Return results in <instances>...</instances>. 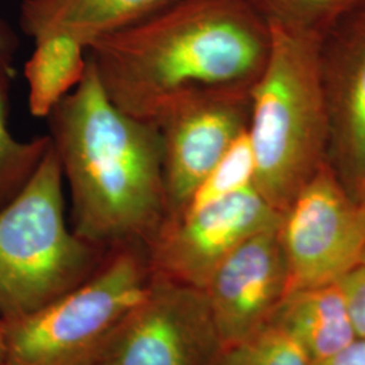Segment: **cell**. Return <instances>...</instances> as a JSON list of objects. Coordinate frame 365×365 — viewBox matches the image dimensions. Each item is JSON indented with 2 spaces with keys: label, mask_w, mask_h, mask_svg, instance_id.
<instances>
[{
  "label": "cell",
  "mask_w": 365,
  "mask_h": 365,
  "mask_svg": "<svg viewBox=\"0 0 365 365\" xmlns=\"http://www.w3.org/2000/svg\"><path fill=\"white\" fill-rule=\"evenodd\" d=\"M211 365H315L286 330L269 322L252 337L221 348Z\"/></svg>",
  "instance_id": "16"
},
{
  "label": "cell",
  "mask_w": 365,
  "mask_h": 365,
  "mask_svg": "<svg viewBox=\"0 0 365 365\" xmlns=\"http://www.w3.org/2000/svg\"><path fill=\"white\" fill-rule=\"evenodd\" d=\"M364 205H365V202H364Z\"/></svg>",
  "instance_id": "24"
},
{
  "label": "cell",
  "mask_w": 365,
  "mask_h": 365,
  "mask_svg": "<svg viewBox=\"0 0 365 365\" xmlns=\"http://www.w3.org/2000/svg\"><path fill=\"white\" fill-rule=\"evenodd\" d=\"M220 351L205 291L152 274L103 365H211Z\"/></svg>",
  "instance_id": "7"
},
{
  "label": "cell",
  "mask_w": 365,
  "mask_h": 365,
  "mask_svg": "<svg viewBox=\"0 0 365 365\" xmlns=\"http://www.w3.org/2000/svg\"><path fill=\"white\" fill-rule=\"evenodd\" d=\"M282 214L252 187L165 222L146 248L152 274L205 289L211 274L249 237L277 227Z\"/></svg>",
  "instance_id": "8"
},
{
  "label": "cell",
  "mask_w": 365,
  "mask_h": 365,
  "mask_svg": "<svg viewBox=\"0 0 365 365\" xmlns=\"http://www.w3.org/2000/svg\"><path fill=\"white\" fill-rule=\"evenodd\" d=\"M349 120L354 152L365 163V61L357 72L351 92Z\"/></svg>",
  "instance_id": "18"
},
{
  "label": "cell",
  "mask_w": 365,
  "mask_h": 365,
  "mask_svg": "<svg viewBox=\"0 0 365 365\" xmlns=\"http://www.w3.org/2000/svg\"><path fill=\"white\" fill-rule=\"evenodd\" d=\"M269 25V48L249 92L255 188L283 214L302 187L319 128V96L302 31Z\"/></svg>",
  "instance_id": "5"
},
{
  "label": "cell",
  "mask_w": 365,
  "mask_h": 365,
  "mask_svg": "<svg viewBox=\"0 0 365 365\" xmlns=\"http://www.w3.org/2000/svg\"><path fill=\"white\" fill-rule=\"evenodd\" d=\"M108 253L68 226L64 178L51 143L30 180L0 209V318L10 324L63 297Z\"/></svg>",
  "instance_id": "3"
},
{
  "label": "cell",
  "mask_w": 365,
  "mask_h": 365,
  "mask_svg": "<svg viewBox=\"0 0 365 365\" xmlns=\"http://www.w3.org/2000/svg\"><path fill=\"white\" fill-rule=\"evenodd\" d=\"M15 49V38L13 33L0 22V56L6 58H11Z\"/></svg>",
  "instance_id": "21"
},
{
  "label": "cell",
  "mask_w": 365,
  "mask_h": 365,
  "mask_svg": "<svg viewBox=\"0 0 365 365\" xmlns=\"http://www.w3.org/2000/svg\"><path fill=\"white\" fill-rule=\"evenodd\" d=\"M315 365H365V339H357L345 351Z\"/></svg>",
  "instance_id": "20"
},
{
  "label": "cell",
  "mask_w": 365,
  "mask_h": 365,
  "mask_svg": "<svg viewBox=\"0 0 365 365\" xmlns=\"http://www.w3.org/2000/svg\"><path fill=\"white\" fill-rule=\"evenodd\" d=\"M34 41L25 64L29 110L36 118H48L83 80L88 66L87 46L71 36L53 33Z\"/></svg>",
  "instance_id": "13"
},
{
  "label": "cell",
  "mask_w": 365,
  "mask_h": 365,
  "mask_svg": "<svg viewBox=\"0 0 365 365\" xmlns=\"http://www.w3.org/2000/svg\"><path fill=\"white\" fill-rule=\"evenodd\" d=\"M271 322L286 330L315 364L359 339L339 282L288 291Z\"/></svg>",
  "instance_id": "12"
},
{
  "label": "cell",
  "mask_w": 365,
  "mask_h": 365,
  "mask_svg": "<svg viewBox=\"0 0 365 365\" xmlns=\"http://www.w3.org/2000/svg\"><path fill=\"white\" fill-rule=\"evenodd\" d=\"M279 238L289 289L339 282L361 264L365 205H356L327 173L304 182L282 214Z\"/></svg>",
  "instance_id": "6"
},
{
  "label": "cell",
  "mask_w": 365,
  "mask_h": 365,
  "mask_svg": "<svg viewBox=\"0 0 365 365\" xmlns=\"http://www.w3.org/2000/svg\"><path fill=\"white\" fill-rule=\"evenodd\" d=\"M360 265H365V252L364 255H363V259H361V264Z\"/></svg>",
  "instance_id": "23"
},
{
  "label": "cell",
  "mask_w": 365,
  "mask_h": 365,
  "mask_svg": "<svg viewBox=\"0 0 365 365\" xmlns=\"http://www.w3.org/2000/svg\"><path fill=\"white\" fill-rule=\"evenodd\" d=\"M4 353H6V325L0 318V365H4Z\"/></svg>",
  "instance_id": "22"
},
{
  "label": "cell",
  "mask_w": 365,
  "mask_h": 365,
  "mask_svg": "<svg viewBox=\"0 0 365 365\" xmlns=\"http://www.w3.org/2000/svg\"><path fill=\"white\" fill-rule=\"evenodd\" d=\"M10 60L0 56V209L25 187L51 146L49 134L22 141L9 129Z\"/></svg>",
  "instance_id": "14"
},
{
  "label": "cell",
  "mask_w": 365,
  "mask_h": 365,
  "mask_svg": "<svg viewBox=\"0 0 365 365\" xmlns=\"http://www.w3.org/2000/svg\"><path fill=\"white\" fill-rule=\"evenodd\" d=\"M257 11L259 7L269 10L267 22H282L287 7H292L298 13H321L336 7L345 0H247Z\"/></svg>",
  "instance_id": "19"
},
{
  "label": "cell",
  "mask_w": 365,
  "mask_h": 365,
  "mask_svg": "<svg viewBox=\"0 0 365 365\" xmlns=\"http://www.w3.org/2000/svg\"><path fill=\"white\" fill-rule=\"evenodd\" d=\"M176 0H24L21 27L33 39L61 33L86 46L133 26Z\"/></svg>",
  "instance_id": "11"
},
{
  "label": "cell",
  "mask_w": 365,
  "mask_h": 365,
  "mask_svg": "<svg viewBox=\"0 0 365 365\" xmlns=\"http://www.w3.org/2000/svg\"><path fill=\"white\" fill-rule=\"evenodd\" d=\"M352 315L357 337L365 339V265H359L339 280Z\"/></svg>",
  "instance_id": "17"
},
{
  "label": "cell",
  "mask_w": 365,
  "mask_h": 365,
  "mask_svg": "<svg viewBox=\"0 0 365 365\" xmlns=\"http://www.w3.org/2000/svg\"><path fill=\"white\" fill-rule=\"evenodd\" d=\"M244 93L203 96L175 108L157 128L163 138L167 220L179 218L196 188L248 129ZM164 222V223H165Z\"/></svg>",
  "instance_id": "9"
},
{
  "label": "cell",
  "mask_w": 365,
  "mask_h": 365,
  "mask_svg": "<svg viewBox=\"0 0 365 365\" xmlns=\"http://www.w3.org/2000/svg\"><path fill=\"white\" fill-rule=\"evenodd\" d=\"M289 289L279 226L259 232L222 261L205 294L221 348L267 327Z\"/></svg>",
  "instance_id": "10"
},
{
  "label": "cell",
  "mask_w": 365,
  "mask_h": 365,
  "mask_svg": "<svg viewBox=\"0 0 365 365\" xmlns=\"http://www.w3.org/2000/svg\"><path fill=\"white\" fill-rule=\"evenodd\" d=\"M269 48V25L247 0H176L87 46L107 96L158 125L203 96L250 91Z\"/></svg>",
  "instance_id": "1"
},
{
  "label": "cell",
  "mask_w": 365,
  "mask_h": 365,
  "mask_svg": "<svg viewBox=\"0 0 365 365\" xmlns=\"http://www.w3.org/2000/svg\"><path fill=\"white\" fill-rule=\"evenodd\" d=\"M48 119L73 233L107 252L146 250L167 220L160 129L111 102L90 58L83 80Z\"/></svg>",
  "instance_id": "2"
},
{
  "label": "cell",
  "mask_w": 365,
  "mask_h": 365,
  "mask_svg": "<svg viewBox=\"0 0 365 365\" xmlns=\"http://www.w3.org/2000/svg\"><path fill=\"white\" fill-rule=\"evenodd\" d=\"M146 252L111 250L78 287L6 325L4 365H103L150 282Z\"/></svg>",
  "instance_id": "4"
},
{
  "label": "cell",
  "mask_w": 365,
  "mask_h": 365,
  "mask_svg": "<svg viewBox=\"0 0 365 365\" xmlns=\"http://www.w3.org/2000/svg\"><path fill=\"white\" fill-rule=\"evenodd\" d=\"M255 179L256 158L247 129L235 138L218 164L196 188L184 212L200 209L209 203L252 188L255 187Z\"/></svg>",
  "instance_id": "15"
}]
</instances>
